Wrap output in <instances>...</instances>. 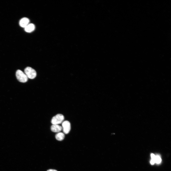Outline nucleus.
<instances>
[{
	"mask_svg": "<svg viewBox=\"0 0 171 171\" xmlns=\"http://www.w3.org/2000/svg\"><path fill=\"white\" fill-rule=\"evenodd\" d=\"M16 76L17 79L20 82L25 83L28 80V78L25 73L20 70L17 71Z\"/></svg>",
	"mask_w": 171,
	"mask_h": 171,
	"instance_id": "f257e3e1",
	"label": "nucleus"
},
{
	"mask_svg": "<svg viewBox=\"0 0 171 171\" xmlns=\"http://www.w3.org/2000/svg\"><path fill=\"white\" fill-rule=\"evenodd\" d=\"M24 72L28 78L33 79L36 77L37 74L36 71L31 67H27L25 69Z\"/></svg>",
	"mask_w": 171,
	"mask_h": 171,
	"instance_id": "f03ea898",
	"label": "nucleus"
},
{
	"mask_svg": "<svg viewBox=\"0 0 171 171\" xmlns=\"http://www.w3.org/2000/svg\"><path fill=\"white\" fill-rule=\"evenodd\" d=\"M64 119V115L59 114L54 116L52 119L51 123L53 125H58L63 123Z\"/></svg>",
	"mask_w": 171,
	"mask_h": 171,
	"instance_id": "7ed1b4c3",
	"label": "nucleus"
},
{
	"mask_svg": "<svg viewBox=\"0 0 171 171\" xmlns=\"http://www.w3.org/2000/svg\"><path fill=\"white\" fill-rule=\"evenodd\" d=\"M62 129L64 133L67 134L69 132L71 129V124L70 122L68 121H65L62 123Z\"/></svg>",
	"mask_w": 171,
	"mask_h": 171,
	"instance_id": "20e7f679",
	"label": "nucleus"
},
{
	"mask_svg": "<svg viewBox=\"0 0 171 171\" xmlns=\"http://www.w3.org/2000/svg\"><path fill=\"white\" fill-rule=\"evenodd\" d=\"M30 20L29 19L26 17L22 19L19 22V24L20 26L22 28H25L29 24Z\"/></svg>",
	"mask_w": 171,
	"mask_h": 171,
	"instance_id": "39448f33",
	"label": "nucleus"
},
{
	"mask_svg": "<svg viewBox=\"0 0 171 171\" xmlns=\"http://www.w3.org/2000/svg\"><path fill=\"white\" fill-rule=\"evenodd\" d=\"M51 131L54 132H60L62 129V127L58 125H53L51 126Z\"/></svg>",
	"mask_w": 171,
	"mask_h": 171,
	"instance_id": "423d86ee",
	"label": "nucleus"
},
{
	"mask_svg": "<svg viewBox=\"0 0 171 171\" xmlns=\"http://www.w3.org/2000/svg\"><path fill=\"white\" fill-rule=\"evenodd\" d=\"M35 27L32 24H29L25 28V30L27 32L30 33L33 32L34 30Z\"/></svg>",
	"mask_w": 171,
	"mask_h": 171,
	"instance_id": "0eeeda50",
	"label": "nucleus"
},
{
	"mask_svg": "<svg viewBox=\"0 0 171 171\" xmlns=\"http://www.w3.org/2000/svg\"><path fill=\"white\" fill-rule=\"evenodd\" d=\"M65 137L64 134L62 132H59L56 135V138L58 140L61 141L63 140Z\"/></svg>",
	"mask_w": 171,
	"mask_h": 171,
	"instance_id": "6e6552de",
	"label": "nucleus"
},
{
	"mask_svg": "<svg viewBox=\"0 0 171 171\" xmlns=\"http://www.w3.org/2000/svg\"><path fill=\"white\" fill-rule=\"evenodd\" d=\"M162 161V159L160 156L159 155H155V161L156 163L159 164Z\"/></svg>",
	"mask_w": 171,
	"mask_h": 171,
	"instance_id": "1a4fd4ad",
	"label": "nucleus"
},
{
	"mask_svg": "<svg viewBox=\"0 0 171 171\" xmlns=\"http://www.w3.org/2000/svg\"><path fill=\"white\" fill-rule=\"evenodd\" d=\"M151 160H154L155 161V155L154 154H151Z\"/></svg>",
	"mask_w": 171,
	"mask_h": 171,
	"instance_id": "9d476101",
	"label": "nucleus"
},
{
	"mask_svg": "<svg viewBox=\"0 0 171 171\" xmlns=\"http://www.w3.org/2000/svg\"><path fill=\"white\" fill-rule=\"evenodd\" d=\"M150 163L152 165H154L155 163L154 160L151 159V161Z\"/></svg>",
	"mask_w": 171,
	"mask_h": 171,
	"instance_id": "9b49d317",
	"label": "nucleus"
},
{
	"mask_svg": "<svg viewBox=\"0 0 171 171\" xmlns=\"http://www.w3.org/2000/svg\"><path fill=\"white\" fill-rule=\"evenodd\" d=\"M47 171H57L55 170L50 169L48 170H47Z\"/></svg>",
	"mask_w": 171,
	"mask_h": 171,
	"instance_id": "f8f14e48",
	"label": "nucleus"
}]
</instances>
